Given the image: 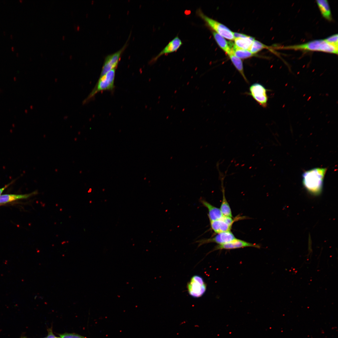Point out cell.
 Wrapping results in <instances>:
<instances>
[{"label":"cell","instance_id":"cell-19","mask_svg":"<svg viewBox=\"0 0 338 338\" xmlns=\"http://www.w3.org/2000/svg\"><path fill=\"white\" fill-rule=\"evenodd\" d=\"M232 49L234 54L240 59H245L253 56L249 51L238 48L233 43H231Z\"/></svg>","mask_w":338,"mask_h":338},{"label":"cell","instance_id":"cell-4","mask_svg":"<svg viewBox=\"0 0 338 338\" xmlns=\"http://www.w3.org/2000/svg\"><path fill=\"white\" fill-rule=\"evenodd\" d=\"M197 15L215 32L227 39L233 40V32L224 25L205 15L200 9L197 10Z\"/></svg>","mask_w":338,"mask_h":338},{"label":"cell","instance_id":"cell-8","mask_svg":"<svg viewBox=\"0 0 338 338\" xmlns=\"http://www.w3.org/2000/svg\"><path fill=\"white\" fill-rule=\"evenodd\" d=\"M127 41L120 49L114 53L107 55L105 57L100 77L103 76L110 70L117 67L121 55L126 47Z\"/></svg>","mask_w":338,"mask_h":338},{"label":"cell","instance_id":"cell-15","mask_svg":"<svg viewBox=\"0 0 338 338\" xmlns=\"http://www.w3.org/2000/svg\"><path fill=\"white\" fill-rule=\"evenodd\" d=\"M213 34L218 45L228 55L232 51L230 43H228L223 37L214 31Z\"/></svg>","mask_w":338,"mask_h":338},{"label":"cell","instance_id":"cell-26","mask_svg":"<svg viewBox=\"0 0 338 338\" xmlns=\"http://www.w3.org/2000/svg\"><path fill=\"white\" fill-rule=\"evenodd\" d=\"M79 27H77V29H79Z\"/></svg>","mask_w":338,"mask_h":338},{"label":"cell","instance_id":"cell-6","mask_svg":"<svg viewBox=\"0 0 338 338\" xmlns=\"http://www.w3.org/2000/svg\"><path fill=\"white\" fill-rule=\"evenodd\" d=\"M268 91L263 85L256 83L252 84L249 87V92L247 94L252 96L260 106L265 108L267 106Z\"/></svg>","mask_w":338,"mask_h":338},{"label":"cell","instance_id":"cell-22","mask_svg":"<svg viewBox=\"0 0 338 338\" xmlns=\"http://www.w3.org/2000/svg\"><path fill=\"white\" fill-rule=\"evenodd\" d=\"M59 335L61 338H87L74 333H66Z\"/></svg>","mask_w":338,"mask_h":338},{"label":"cell","instance_id":"cell-12","mask_svg":"<svg viewBox=\"0 0 338 338\" xmlns=\"http://www.w3.org/2000/svg\"><path fill=\"white\" fill-rule=\"evenodd\" d=\"M200 201L202 205L208 210L207 215L210 222L219 219L223 216L220 208L213 206L203 199H201Z\"/></svg>","mask_w":338,"mask_h":338},{"label":"cell","instance_id":"cell-16","mask_svg":"<svg viewBox=\"0 0 338 338\" xmlns=\"http://www.w3.org/2000/svg\"><path fill=\"white\" fill-rule=\"evenodd\" d=\"M228 55L235 67L241 74L245 82L248 83V80L244 73L243 62L241 59L237 57L234 54L233 50Z\"/></svg>","mask_w":338,"mask_h":338},{"label":"cell","instance_id":"cell-25","mask_svg":"<svg viewBox=\"0 0 338 338\" xmlns=\"http://www.w3.org/2000/svg\"><path fill=\"white\" fill-rule=\"evenodd\" d=\"M12 182H10V183H9L7 185H5L4 187H2V188H0V195L1 194V193L3 192V191L6 188H7L12 183Z\"/></svg>","mask_w":338,"mask_h":338},{"label":"cell","instance_id":"cell-9","mask_svg":"<svg viewBox=\"0 0 338 338\" xmlns=\"http://www.w3.org/2000/svg\"><path fill=\"white\" fill-rule=\"evenodd\" d=\"M236 238L234 235L230 231L218 233L212 238L202 239L197 241L196 242L198 243V247L212 243H216L219 245L229 242Z\"/></svg>","mask_w":338,"mask_h":338},{"label":"cell","instance_id":"cell-11","mask_svg":"<svg viewBox=\"0 0 338 338\" xmlns=\"http://www.w3.org/2000/svg\"><path fill=\"white\" fill-rule=\"evenodd\" d=\"M182 44V43L181 39L178 36H176L169 42L159 54L151 60V62H155L162 55L176 51Z\"/></svg>","mask_w":338,"mask_h":338},{"label":"cell","instance_id":"cell-2","mask_svg":"<svg viewBox=\"0 0 338 338\" xmlns=\"http://www.w3.org/2000/svg\"><path fill=\"white\" fill-rule=\"evenodd\" d=\"M338 48L327 42L324 39L315 40L305 43L278 47V49L319 51L338 54Z\"/></svg>","mask_w":338,"mask_h":338},{"label":"cell","instance_id":"cell-23","mask_svg":"<svg viewBox=\"0 0 338 338\" xmlns=\"http://www.w3.org/2000/svg\"><path fill=\"white\" fill-rule=\"evenodd\" d=\"M233 34L235 38H246L249 36L243 34L235 32H233Z\"/></svg>","mask_w":338,"mask_h":338},{"label":"cell","instance_id":"cell-18","mask_svg":"<svg viewBox=\"0 0 338 338\" xmlns=\"http://www.w3.org/2000/svg\"><path fill=\"white\" fill-rule=\"evenodd\" d=\"M234 40V44L236 47L243 49L249 50L254 39L253 37L249 36L246 38H235Z\"/></svg>","mask_w":338,"mask_h":338},{"label":"cell","instance_id":"cell-10","mask_svg":"<svg viewBox=\"0 0 338 338\" xmlns=\"http://www.w3.org/2000/svg\"><path fill=\"white\" fill-rule=\"evenodd\" d=\"M246 247H253L257 248L260 247L258 244L252 243L236 238L229 242L217 245L210 252L218 250L231 249Z\"/></svg>","mask_w":338,"mask_h":338},{"label":"cell","instance_id":"cell-7","mask_svg":"<svg viewBox=\"0 0 338 338\" xmlns=\"http://www.w3.org/2000/svg\"><path fill=\"white\" fill-rule=\"evenodd\" d=\"M243 218V217H232L223 216L221 218L210 222L211 229L215 233H218L230 231L233 223L236 220Z\"/></svg>","mask_w":338,"mask_h":338},{"label":"cell","instance_id":"cell-24","mask_svg":"<svg viewBox=\"0 0 338 338\" xmlns=\"http://www.w3.org/2000/svg\"><path fill=\"white\" fill-rule=\"evenodd\" d=\"M48 333L47 336L45 338H61L60 337H56L53 333L52 330L51 329H49L48 330Z\"/></svg>","mask_w":338,"mask_h":338},{"label":"cell","instance_id":"cell-14","mask_svg":"<svg viewBox=\"0 0 338 338\" xmlns=\"http://www.w3.org/2000/svg\"><path fill=\"white\" fill-rule=\"evenodd\" d=\"M37 193V191L29 194L23 195L5 194L0 196V204L6 203L20 199L27 198Z\"/></svg>","mask_w":338,"mask_h":338},{"label":"cell","instance_id":"cell-13","mask_svg":"<svg viewBox=\"0 0 338 338\" xmlns=\"http://www.w3.org/2000/svg\"><path fill=\"white\" fill-rule=\"evenodd\" d=\"M316 2L323 17L328 21H332V15L328 1L327 0H317Z\"/></svg>","mask_w":338,"mask_h":338},{"label":"cell","instance_id":"cell-3","mask_svg":"<svg viewBox=\"0 0 338 338\" xmlns=\"http://www.w3.org/2000/svg\"><path fill=\"white\" fill-rule=\"evenodd\" d=\"M116 68L107 72L100 77L97 83L88 96L82 102L83 105L89 102L97 93L105 90H112L114 88V81Z\"/></svg>","mask_w":338,"mask_h":338},{"label":"cell","instance_id":"cell-1","mask_svg":"<svg viewBox=\"0 0 338 338\" xmlns=\"http://www.w3.org/2000/svg\"><path fill=\"white\" fill-rule=\"evenodd\" d=\"M326 171V168L317 167L303 173V185L309 193L314 196L320 194L323 190L324 180Z\"/></svg>","mask_w":338,"mask_h":338},{"label":"cell","instance_id":"cell-20","mask_svg":"<svg viewBox=\"0 0 338 338\" xmlns=\"http://www.w3.org/2000/svg\"><path fill=\"white\" fill-rule=\"evenodd\" d=\"M270 48H269L267 45L258 41L254 40L248 50L252 54H254L264 49H269Z\"/></svg>","mask_w":338,"mask_h":338},{"label":"cell","instance_id":"cell-21","mask_svg":"<svg viewBox=\"0 0 338 338\" xmlns=\"http://www.w3.org/2000/svg\"><path fill=\"white\" fill-rule=\"evenodd\" d=\"M329 44L338 47V34L332 35L324 39Z\"/></svg>","mask_w":338,"mask_h":338},{"label":"cell","instance_id":"cell-5","mask_svg":"<svg viewBox=\"0 0 338 338\" xmlns=\"http://www.w3.org/2000/svg\"><path fill=\"white\" fill-rule=\"evenodd\" d=\"M187 288L188 292L191 296L198 298L202 296L205 293L207 285L201 276L195 275L187 283Z\"/></svg>","mask_w":338,"mask_h":338},{"label":"cell","instance_id":"cell-17","mask_svg":"<svg viewBox=\"0 0 338 338\" xmlns=\"http://www.w3.org/2000/svg\"><path fill=\"white\" fill-rule=\"evenodd\" d=\"M223 181L222 180V182L223 199L220 209L223 216L232 217L231 210L225 197Z\"/></svg>","mask_w":338,"mask_h":338},{"label":"cell","instance_id":"cell-27","mask_svg":"<svg viewBox=\"0 0 338 338\" xmlns=\"http://www.w3.org/2000/svg\"><path fill=\"white\" fill-rule=\"evenodd\" d=\"M22 338H26V337H22Z\"/></svg>","mask_w":338,"mask_h":338}]
</instances>
